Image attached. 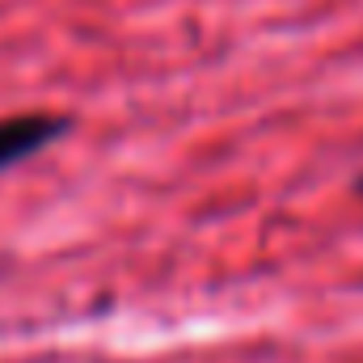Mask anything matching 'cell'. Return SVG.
Here are the masks:
<instances>
[{"label": "cell", "mask_w": 363, "mask_h": 363, "mask_svg": "<svg viewBox=\"0 0 363 363\" xmlns=\"http://www.w3.org/2000/svg\"><path fill=\"white\" fill-rule=\"evenodd\" d=\"M64 131H68L64 114H9V118H0V169L21 165L26 157L43 152Z\"/></svg>", "instance_id": "obj_1"}, {"label": "cell", "mask_w": 363, "mask_h": 363, "mask_svg": "<svg viewBox=\"0 0 363 363\" xmlns=\"http://www.w3.org/2000/svg\"><path fill=\"white\" fill-rule=\"evenodd\" d=\"M359 194H363V178H359Z\"/></svg>", "instance_id": "obj_2"}]
</instances>
